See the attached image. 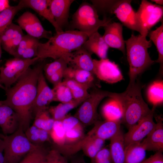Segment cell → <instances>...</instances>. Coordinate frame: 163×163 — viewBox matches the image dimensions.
I'll return each instance as SVG.
<instances>
[{
	"instance_id": "cell-1",
	"label": "cell",
	"mask_w": 163,
	"mask_h": 163,
	"mask_svg": "<svg viewBox=\"0 0 163 163\" xmlns=\"http://www.w3.org/2000/svg\"><path fill=\"white\" fill-rule=\"evenodd\" d=\"M44 65L41 63L33 68L29 67L13 86L5 90L6 98L4 104L16 112L19 118L20 127L24 132L30 126L38 77Z\"/></svg>"
},
{
	"instance_id": "cell-2",
	"label": "cell",
	"mask_w": 163,
	"mask_h": 163,
	"mask_svg": "<svg viewBox=\"0 0 163 163\" xmlns=\"http://www.w3.org/2000/svg\"><path fill=\"white\" fill-rule=\"evenodd\" d=\"M142 86L137 79L129 83L125 91L120 93L110 92L109 97L120 104L123 113L122 121L128 129L136 124L141 119L154 111L150 109L142 95Z\"/></svg>"
},
{
	"instance_id": "cell-3",
	"label": "cell",
	"mask_w": 163,
	"mask_h": 163,
	"mask_svg": "<svg viewBox=\"0 0 163 163\" xmlns=\"http://www.w3.org/2000/svg\"><path fill=\"white\" fill-rule=\"evenodd\" d=\"M86 34L78 30L56 33L44 43L39 42L37 57L40 59L63 58L69 53L81 47L88 38Z\"/></svg>"
},
{
	"instance_id": "cell-4",
	"label": "cell",
	"mask_w": 163,
	"mask_h": 163,
	"mask_svg": "<svg viewBox=\"0 0 163 163\" xmlns=\"http://www.w3.org/2000/svg\"><path fill=\"white\" fill-rule=\"evenodd\" d=\"M125 43L129 65V83H132L155 62L151 59L148 52V49L152 46V41L140 34L135 35L132 34Z\"/></svg>"
},
{
	"instance_id": "cell-5",
	"label": "cell",
	"mask_w": 163,
	"mask_h": 163,
	"mask_svg": "<svg viewBox=\"0 0 163 163\" xmlns=\"http://www.w3.org/2000/svg\"><path fill=\"white\" fill-rule=\"evenodd\" d=\"M111 21V19L108 18L100 19L94 6L84 2L73 14L71 24L72 30L77 29L89 36L98 31L100 27H104Z\"/></svg>"
},
{
	"instance_id": "cell-6",
	"label": "cell",
	"mask_w": 163,
	"mask_h": 163,
	"mask_svg": "<svg viewBox=\"0 0 163 163\" xmlns=\"http://www.w3.org/2000/svg\"><path fill=\"white\" fill-rule=\"evenodd\" d=\"M3 140L4 163H18L28 153L38 146L30 142L21 127L14 133L5 136Z\"/></svg>"
},
{
	"instance_id": "cell-7",
	"label": "cell",
	"mask_w": 163,
	"mask_h": 163,
	"mask_svg": "<svg viewBox=\"0 0 163 163\" xmlns=\"http://www.w3.org/2000/svg\"><path fill=\"white\" fill-rule=\"evenodd\" d=\"M39 59L36 57L29 59L14 57L7 60L5 66L0 67V80L5 89L15 83L30 66Z\"/></svg>"
},
{
	"instance_id": "cell-8",
	"label": "cell",
	"mask_w": 163,
	"mask_h": 163,
	"mask_svg": "<svg viewBox=\"0 0 163 163\" xmlns=\"http://www.w3.org/2000/svg\"><path fill=\"white\" fill-rule=\"evenodd\" d=\"M131 2L130 0H113L110 14H114L123 25L146 37L136 12L132 6Z\"/></svg>"
},
{
	"instance_id": "cell-9",
	"label": "cell",
	"mask_w": 163,
	"mask_h": 163,
	"mask_svg": "<svg viewBox=\"0 0 163 163\" xmlns=\"http://www.w3.org/2000/svg\"><path fill=\"white\" fill-rule=\"evenodd\" d=\"M110 92L100 90L92 91L81 104L75 116L85 125L96 122L98 117L97 108L99 105L104 98L109 97Z\"/></svg>"
},
{
	"instance_id": "cell-10",
	"label": "cell",
	"mask_w": 163,
	"mask_h": 163,
	"mask_svg": "<svg viewBox=\"0 0 163 163\" xmlns=\"http://www.w3.org/2000/svg\"><path fill=\"white\" fill-rule=\"evenodd\" d=\"M136 13L145 35L147 36L151 29L162 20L163 7L143 0Z\"/></svg>"
},
{
	"instance_id": "cell-11",
	"label": "cell",
	"mask_w": 163,
	"mask_h": 163,
	"mask_svg": "<svg viewBox=\"0 0 163 163\" xmlns=\"http://www.w3.org/2000/svg\"><path fill=\"white\" fill-rule=\"evenodd\" d=\"M93 73L99 80L110 84L120 82L123 79L118 66L114 62L107 58L93 59Z\"/></svg>"
},
{
	"instance_id": "cell-12",
	"label": "cell",
	"mask_w": 163,
	"mask_h": 163,
	"mask_svg": "<svg viewBox=\"0 0 163 163\" xmlns=\"http://www.w3.org/2000/svg\"><path fill=\"white\" fill-rule=\"evenodd\" d=\"M16 21L21 29L32 37L48 40L53 36L52 32L45 29L37 16L29 11L24 12Z\"/></svg>"
},
{
	"instance_id": "cell-13",
	"label": "cell",
	"mask_w": 163,
	"mask_h": 163,
	"mask_svg": "<svg viewBox=\"0 0 163 163\" xmlns=\"http://www.w3.org/2000/svg\"><path fill=\"white\" fill-rule=\"evenodd\" d=\"M154 113L153 111L144 117L129 129L128 132L124 135L125 147L132 144L141 142L151 132L155 124L153 119Z\"/></svg>"
},
{
	"instance_id": "cell-14",
	"label": "cell",
	"mask_w": 163,
	"mask_h": 163,
	"mask_svg": "<svg viewBox=\"0 0 163 163\" xmlns=\"http://www.w3.org/2000/svg\"><path fill=\"white\" fill-rule=\"evenodd\" d=\"M85 136L83 127L80 123L73 128L66 131L65 141L62 146L53 148L67 158L81 149Z\"/></svg>"
},
{
	"instance_id": "cell-15",
	"label": "cell",
	"mask_w": 163,
	"mask_h": 163,
	"mask_svg": "<svg viewBox=\"0 0 163 163\" xmlns=\"http://www.w3.org/2000/svg\"><path fill=\"white\" fill-rule=\"evenodd\" d=\"M54 101L52 89L47 84L42 70L38 76L37 94L33 105L32 114L34 117L38 113L48 110L49 105Z\"/></svg>"
},
{
	"instance_id": "cell-16",
	"label": "cell",
	"mask_w": 163,
	"mask_h": 163,
	"mask_svg": "<svg viewBox=\"0 0 163 163\" xmlns=\"http://www.w3.org/2000/svg\"><path fill=\"white\" fill-rule=\"evenodd\" d=\"M123 26L120 23L111 21L103 27L104 33L102 37L109 48L117 49L125 55L126 48Z\"/></svg>"
},
{
	"instance_id": "cell-17",
	"label": "cell",
	"mask_w": 163,
	"mask_h": 163,
	"mask_svg": "<svg viewBox=\"0 0 163 163\" xmlns=\"http://www.w3.org/2000/svg\"><path fill=\"white\" fill-rule=\"evenodd\" d=\"M63 59L69 66L93 73L94 62L91 54L82 46L68 54Z\"/></svg>"
},
{
	"instance_id": "cell-18",
	"label": "cell",
	"mask_w": 163,
	"mask_h": 163,
	"mask_svg": "<svg viewBox=\"0 0 163 163\" xmlns=\"http://www.w3.org/2000/svg\"><path fill=\"white\" fill-rule=\"evenodd\" d=\"M74 0H49V7L58 26L62 30L68 24L70 6Z\"/></svg>"
},
{
	"instance_id": "cell-19",
	"label": "cell",
	"mask_w": 163,
	"mask_h": 163,
	"mask_svg": "<svg viewBox=\"0 0 163 163\" xmlns=\"http://www.w3.org/2000/svg\"><path fill=\"white\" fill-rule=\"evenodd\" d=\"M20 127L18 115L9 106L3 104L0 106V127L5 136L11 135Z\"/></svg>"
},
{
	"instance_id": "cell-20",
	"label": "cell",
	"mask_w": 163,
	"mask_h": 163,
	"mask_svg": "<svg viewBox=\"0 0 163 163\" xmlns=\"http://www.w3.org/2000/svg\"><path fill=\"white\" fill-rule=\"evenodd\" d=\"M156 119L157 123L153 128L141 142L146 151L163 152L162 120L159 117Z\"/></svg>"
},
{
	"instance_id": "cell-21",
	"label": "cell",
	"mask_w": 163,
	"mask_h": 163,
	"mask_svg": "<svg viewBox=\"0 0 163 163\" xmlns=\"http://www.w3.org/2000/svg\"><path fill=\"white\" fill-rule=\"evenodd\" d=\"M82 46L91 54H94L101 59L107 58L109 47L98 31L89 36Z\"/></svg>"
},
{
	"instance_id": "cell-22",
	"label": "cell",
	"mask_w": 163,
	"mask_h": 163,
	"mask_svg": "<svg viewBox=\"0 0 163 163\" xmlns=\"http://www.w3.org/2000/svg\"><path fill=\"white\" fill-rule=\"evenodd\" d=\"M49 0H22L25 8L32 9L48 21L54 27L56 33L63 31L55 21L49 7Z\"/></svg>"
},
{
	"instance_id": "cell-23",
	"label": "cell",
	"mask_w": 163,
	"mask_h": 163,
	"mask_svg": "<svg viewBox=\"0 0 163 163\" xmlns=\"http://www.w3.org/2000/svg\"><path fill=\"white\" fill-rule=\"evenodd\" d=\"M121 123L120 120H106L96 123L91 131L95 136L104 140L110 139L121 129Z\"/></svg>"
},
{
	"instance_id": "cell-24",
	"label": "cell",
	"mask_w": 163,
	"mask_h": 163,
	"mask_svg": "<svg viewBox=\"0 0 163 163\" xmlns=\"http://www.w3.org/2000/svg\"><path fill=\"white\" fill-rule=\"evenodd\" d=\"M124 135L121 129L110 139V150L112 163H124L125 155Z\"/></svg>"
},
{
	"instance_id": "cell-25",
	"label": "cell",
	"mask_w": 163,
	"mask_h": 163,
	"mask_svg": "<svg viewBox=\"0 0 163 163\" xmlns=\"http://www.w3.org/2000/svg\"><path fill=\"white\" fill-rule=\"evenodd\" d=\"M65 79L73 80L83 84L92 87L94 81V75L91 72L86 70L68 66L64 73Z\"/></svg>"
},
{
	"instance_id": "cell-26",
	"label": "cell",
	"mask_w": 163,
	"mask_h": 163,
	"mask_svg": "<svg viewBox=\"0 0 163 163\" xmlns=\"http://www.w3.org/2000/svg\"><path fill=\"white\" fill-rule=\"evenodd\" d=\"M104 142L105 140L95 136L91 131L85 136L81 149L86 156L92 159L103 148Z\"/></svg>"
},
{
	"instance_id": "cell-27",
	"label": "cell",
	"mask_w": 163,
	"mask_h": 163,
	"mask_svg": "<svg viewBox=\"0 0 163 163\" xmlns=\"http://www.w3.org/2000/svg\"><path fill=\"white\" fill-rule=\"evenodd\" d=\"M146 151L141 142L125 147L124 163H141L145 159Z\"/></svg>"
},
{
	"instance_id": "cell-28",
	"label": "cell",
	"mask_w": 163,
	"mask_h": 163,
	"mask_svg": "<svg viewBox=\"0 0 163 163\" xmlns=\"http://www.w3.org/2000/svg\"><path fill=\"white\" fill-rule=\"evenodd\" d=\"M84 101L73 99L66 103H60L55 106L49 107L48 110L55 120H62L67 113L81 104Z\"/></svg>"
},
{
	"instance_id": "cell-29",
	"label": "cell",
	"mask_w": 163,
	"mask_h": 163,
	"mask_svg": "<svg viewBox=\"0 0 163 163\" xmlns=\"http://www.w3.org/2000/svg\"><path fill=\"white\" fill-rule=\"evenodd\" d=\"M24 8L23 4L21 0L17 5L10 6L0 12V38L6 29L12 23L16 14Z\"/></svg>"
},
{
	"instance_id": "cell-30",
	"label": "cell",
	"mask_w": 163,
	"mask_h": 163,
	"mask_svg": "<svg viewBox=\"0 0 163 163\" xmlns=\"http://www.w3.org/2000/svg\"><path fill=\"white\" fill-rule=\"evenodd\" d=\"M150 40L155 46L158 53V58L155 62L160 64V72L163 69V23L155 30L149 31L148 33Z\"/></svg>"
},
{
	"instance_id": "cell-31",
	"label": "cell",
	"mask_w": 163,
	"mask_h": 163,
	"mask_svg": "<svg viewBox=\"0 0 163 163\" xmlns=\"http://www.w3.org/2000/svg\"><path fill=\"white\" fill-rule=\"evenodd\" d=\"M102 114L106 120L122 121L123 113L119 103L111 98L103 106Z\"/></svg>"
},
{
	"instance_id": "cell-32",
	"label": "cell",
	"mask_w": 163,
	"mask_h": 163,
	"mask_svg": "<svg viewBox=\"0 0 163 163\" xmlns=\"http://www.w3.org/2000/svg\"><path fill=\"white\" fill-rule=\"evenodd\" d=\"M149 101L156 107L163 101V82L157 81L153 82L149 87L147 91Z\"/></svg>"
},
{
	"instance_id": "cell-33",
	"label": "cell",
	"mask_w": 163,
	"mask_h": 163,
	"mask_svg": "<svg viewBox=\"0 0 163 163\" xmlns=\"http://www.w3.org/2000/svg\"><path fill=\"white\" fill-rule=\"evenodd\" d=\"M24 133L30 142L36 145H43L49 139L47 131L40 129L33 125L30 126Z\"/></svg>"
},
{
	"instance_id": "cell-34",
	"label": "cell",
	"mask_w": 163,
	"mask_h": 163,
	"mask_svg": "<svg viewBox=\"0 0 163 163\" xmlns=\"http://www.w3.org/2000/svg\"><path fill=\"white\" fill-rule=\"evenodd\" d=\"M65 130L61 120H55L50 135L53 143V148L62 146L65 142L66 135Z\"/></svg>"
},
{
	"instance_id": "cell-35",
	"label": "cell",
	"mask_w": 163,
	"mask_h": 163,
	"mask_svg": "<svg viewBox=\"0 0 163 163\" xmlns=\"http://www.w3.org/2000/svg\"><path fill=\"white\" fill-rule=\"evenodd\" d=\"M50 115L48 110L38 113L34 117L33 125L40 129L48 132L50 133L55 121Z\"/></svg>"
},
{
	"instance_id": "cell-36",
	"label": "cell",
	"mask_w": 163,
	"mask_h": 163,
	"mask_svg": "<svg viewBox=\"0 0 163 163\" xmlns=\"http://www.w3.org/2000/svg\"><path fill=\"white\" fill-rule=\"evenodd\" d=\"M48 151L43 145H38L28 153L18 163H40L45 160Z\"/></svg>"
},
{
	"instance_id": "cell-37",
	"label": "cell",
	"mask_w": 163,
	"mask_h": 163,
	"mask_svg": "<svg viewBox=\"0 0 163 163\" xmlns=\"http://www.w3.org/2000/svg\"><path fill=\"white\" fill-rule=\"evenodd\" d=\"M52 90L54 101L64 103L69 102L73 99L70 90L62 81L54 86Z\"/></svg>"
},
{
	"instance_id": "cell-38",
	"label": "cell",
	"mask_w": 163,
	"mask_h": 163,
	"mask_svg": "<svg viewBox=\"0 0 163 163\" xmlns=\"http://www.w3.org/2000/svg\"><path fill=\"white\" fill-rule=\"evenodd\" d=\"M67 67L68 64L66 61L63 58H61L44 65L43 70L48 79L54 73L61 70L65 69Z\"/></svg>"
},
{
	"instance_id": "cell-39",
	"label": "cell",
	"mask_w": 163,
	"mask_h": 163,
	"mask_svg": "<svg viewBox=\"0 0 163 163\" xmlns=\"http://www.w3.org/2000/svg\"><path fill=\"white\" fill-rule=\"evenodd\" d=\"M24 35L22 30L18 25L13 38L4 50L13 56Z\"/></svg>"
},
{
	"instance_id": "cell-40",
	"label": "cell",
	"mask_w": 163,
	"mask_h": 163,
	"mask_svg": "<svg viewBox=\"0 0 163 163\" xmlns=\"http://www.w3.org/2000/svg\"><path fill=\"white\" fill-rule=\"evenodd\" d=\"M46 163H68L67 158L58 150L53 148L48 151L45 158Z\"/></svg>"
},
{
	"instance_id": "cell-41",
	"label": "cell",
	"mask_w": 163,
	"mask_h": 163,
	"mask_svg": "<svg viewBox=\"0 0 163 163\" xmlns=\"http://www.w3.org/2000/svg\"><path fill=\"white\" fill-rule=\"evenodd\" d=\"M18 25L12 23L1 36L0 41L2 46L4 50L13 38Z\"/></svg>"
},
{
	"instance_id": "cell-42",
	"label": "cell",
	"mask_w": 163,
	"mask_h": 163,
	"mask_svg": "<svg viewBox=\"0 0 163 163\" xmlns=\"http://www.w3.org/2000/svg\"><path fill=\"white\" fill-rule=\"evenodd\" d=\"M91 159V163H112L110 149L102 148Z\"/></svg>"
},
{
	"instance_id": "cell-43",
	"label": "cell",
	"mask_w": 163,
	"mask_h": 163,
	"mask_svg": "<svg viewBox=\"0 0 163 163\" xmlns=\"http://www.w3.org/2000/svg\"><path fill=\"white\" fill-rule=\"evenodd\" d=\"M34 38L28 34L24 35L13 56L14 57L21 59Z\"/></svg>"
},
{
	"instance_id": "cell-44",
	"label": "cell",
	"mask_w": 163,
	"mask_h": 163,
	"mask_svg": "<svg viewBox=\"0 0 163 163\" xmlns=\"http://www.w3.org/2000/svg\"><path fill=\"white\" fill-rule=\"evenodd\" d=\"M39 42L38 39L34 38L21 59H29L37 57V49Z\"/></svg>"
},
{
	"instance_id": "cell-45",
	"label": "cell",
	"mask_w": 163,
	"mask_h": 163,
	"mask_svg": "<svg viewBox=\"0 0 163 163\" xmlns=\"http://www.w3.org/2000/svg\"><path fill=\"white\" fill-rule=\"evenodd\" d=\"M87 87H81L71 91L73 99L84 101L89 95Z\"/></svg>"
},
{
	"instance_id": "cell-46",
	"label": "cell",
	"mask_w": 163,
	"mask_h": 163,
	"mask_svg": "<svg viewBox=\"0 0 163 163\" xmlns=\"http://www.w3.org/2000/svg\"><path fill=\"white\" fill-rule=\"evenodd\" d=\"M61 121L66 131L73 128L80 123L79 119L75 116H66Z\"/></svg>"
},
{
	"instance_id": "cell-47",
	"label": "cell",
	"mask_w": 163,
	"mask_h": 163,
	"mask_svg": "<svg viewBox=\"0 0 163 163\" xmlns=\"http://www.w3.org/2000/svg\"><path fill=\"white\" fill-rule=\"evenodd\" d=\"M161 152H157L141 163H163V155Z\"/></svg>"
},
{
	"instance_id": "cell-48",
	"label": "cell",
	"mask_w": 163,
	"mask_h": 163,
	"mask_svg": "<svg viewBox=\"0 0 163 163\" xmlns=\"http://www.w3.org/2000/svg\"><path fill=\"white\" fill-rule=\"evenodd\" d=\"M65 69H62L54 73L48 79L54 85V86L61 82L62 79L64 77V71Z\"/></svg>"
},
{
	"instance_id": "cell-49",
	"label": "cell",
	"mask_w": 163,
	"mask_h": 163,
	"mask_svg": "<svg viewBox=\"0 0 163 163\" xmlns=\"http://www.w3.org/2000/svg\"><path fill=\"white\" fill-rule=\"evenodd\" d=\"M4 143L3 139H0V163H4Z\"/></svg>"
},
{
	"instance_id": "cell-50",
	"label": "cell",
	"mask_w": 163,
	"mask_h": 163,
	"mask_svg": "<svg viewBox=\"0 0 163 163\" xmlns=\"http://www.w3.org/2000/svg\"><path fill=\"white\" fill-rule=\"evenodd\" d=\"M10 6L8 0H0V12Z\"/></svg>"
},
{
	"instance_id": "cell-51",
	"label": "cell",
	"mask_w": 163,
	"mask_h": 163,
	"mask_svg": "<svg viewBox=\"0 0 163 163\" xmlns=\"http://www.w3.org/2000/svg\"><path fill=\"white\" fill-rule=\"evenodd\" d=\"M70 163H87L83 157H78L72 159Z\"/></svg>"
},
{
	"instance_id": "cell-52",
	"label": "cell",
	"mask_w": 163,
	"mask_h": 163,
	"mask_svg": "<svg viewBox=\"0 0 163 163\" xmlns=\"http://www.w3.org/2000/svg\"><path fill=\"white\" fill-rule=\"evenodd\" d=\"M151 1L155 2L157 4L159 5H160L163 4V1L162 0H152Z\"/></svg>"
},
{
	"instance_id": "cell-53",
	"label": "cell",
	"mask_w": 163,
	"mask_h": 163,
	"mask_svg": "<svg viewBox=\"0 0 163 163\" xmlns=\"http://www.w3.org/2000/svg\"><path fill=\"white\" fill-rule=\"evenodd\" d=\"M2 53V46H1V41H0V59L1 58V56Z\"/></svg>"
},
{
	"instance_id": "cell-54",
	"label": "cell",
	"mask_w": 163,
	"mask_h": 163,
	"mask_svg": "<svg viewBox=\"0 0 163 163\" xmlns=\"http://www.w3.org/2000/svg\"><path fill=\"white\" fill-rule=\"evenodd\" d=\"M5 136L3 134H2L0 133V139H3L5 137Z\"/></svg>"
},
{
	"instance_id": "cell-55",
	"label": "cell",
	"mask_w": 163,
	"mask_h": 163,
	"mask_svg": "<svg viewBox=\"0 0 163 163\" xmlns=\"http://www.w3.org/2000/svg\"><path fill=\"white\" fill-rule=\"evenodd\" d=\"M0 88L3 89L5 90V87H4V86H3L2 85V84L1 83V81H0Z\"/></svg>"
},
{
	"instance_id": "cell-56",
	"label": "cell",
	"mask_w": 163,
	"mask_h": 163,
	"mask_svg": "<svg viewBox=\"0 0 163 163\" xmlns=\"http://www.w3.org/2000/svg\"><path fill=\"white\" fill-rule=\"evenodd\" d=\"M4 104V101H0V106Z\"/></svg>"
},
{
	"instance_id": "cell-57",
	"label": "cell",
	"mask_w": 163,
	"mask_h": 163,
	"mask_svg": "<svg viewBox=\"0 0 163 163\" xmlns=\"http://www.w3.org/2000/svg\"><path fill=\"white\" fill-rule=\"evenodd\" d=\"M40 163H46L45 160L44 161H42V162H41Z\"/></svg>"
}]
</instances>
